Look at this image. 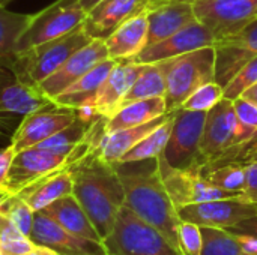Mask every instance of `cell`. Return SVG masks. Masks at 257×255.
<instances>
[{
  "mask_svg": "<svg viewBox=\"0 0 257 255\" xmlns=\"http://www.w3.org/2000/svg\"><path fill=\"white\" fill-rule=\"evenodd\" d=\"M11 2H14V0H0V5H2V6H8Z\"/></svg>",
  "mask_w": 257,
  "mask_h": 255,
  "instance_id": "cell-48",
  "label": "cell"
},
{
  "mask_svg": "<svg viewBox=\"0 0 257 255\" xmlns=\"http://www.w3.org/2000/svg\"><path fill=\"white\" fill-rule=\"evenodd\" d=\"M72 188H74V180L68 165L62 170H57L39 179L38 182L32 183L17 195H20L35 212H41L51 203L57 201L59 198L71 195Z\"/></svg>",
  "mask_w": 257,
  "mask_h": 255,
  "instance_id": "cell-24",
  "label": "cell"
},
{
  "mask_svg": "<svg viewBox=\"0 0 257 255\" xmlns=\"http://www.w3.org/2000/svg\"><path fill=\"white\" fill-rule=\"evenodd\" d=\"M233 236H235V239L238 242L239 254L257 255V237L250 236V234H233Z\"/></svg>",
  "mask_w": 257,
  "mask_h": 255,
  "instance_id": "cell-42",
  "label": "cell"
},
{
  "mask_svg": "<svg viewBox=\"0 0 257 255\" xmlns=\"http://www.w3.org/2000/svg\"><path fill=\"white\" fill-rule=\"evenodd\" d=\"M2 212L9 218V221L24 234L30 237L35 210L20 197V195H9L5 203L0 206Z\"/></svg>",
  "mask_w": 257,
  "mask_h": 255,
  "instance_id": "cell-36",
  "label": "cell"
},
{
  "mask_svg": "<svg viewBox=\"0 0 257 255\" xmlns=\"http://www.w3.org/2000/svg\"><path fill=\"white\" fill-rule=\"evenodd\" d=\"M14 156H15V150L11 144L6 146L5 149H0V188L5 186V182H6L11 164L14 161Z\"/></svg>",
  "mask_w": 257,
  "mask_h": 255,
  "instance_id": "cell-41",
  "label": "cell"
},
{
  "mask_svg": "<svg viewBox=\"0 0 257 255\" xmlns=\"http://www.w3.org/2000/svg\"><path fill=\"white\" fill-rule=\"evenodd\" d=\"M113 165L125 191V206L161 231L178 249L181 218L163 182L160 156L136 162H116Z\"/></svg>",
  "mask_w": 257,
  "mask_h": 255,
  "instance_id": "cell-1",
  "label": "cell"
},
{
  "mask_svg": "<svg viewBox=\"0 0 257 255\" xmlns=\"http://www.w3.org/2000/svg\"><path fill=\"white\" fill-rule=\"evenodd\" d=\"M117 60L114 59H105L99 62L96 66H93L87 74H84L80 80H77L74 84H71L63 93H60L57 98H54V104L59 107H66L71 110H80L87 105H93L95 98L108 77L110 71L116 65Z\"/></svg>",
  "mask_w": 257,
  "mask_h": 255,
  "instance_id": "cell-23",
  "label": "cell"
},
{
  "mask_svg": "<svg viewBox=\"0 0 257 255\" xmlns=\"http://www.w3.org/2000/svg\"><path fill=\"white\" fill-rule=\"evenodd\" d=\"M0 255H5V252H3V249H2V245H0Z\"/></svg>",
  "mask_w": 257,
  "mask_h": 255,
  "instance_id": "cell-50",
  "label": "cell"
},
{
  "mask_svg": "<svg viewBox=\"0 0 257 255\" xmlns=\"http://www.w3.org/2000/svg\"><path fill=\"white\" fill-rule=\"evenodd\" d=\"M160 170L166 189L176 209L188 204L202 203V201L242 195V194L227 192L211 185L196 168H187V170L172 168L164 161L163 155L160 156Z\"/></svg>",
  "mask_w": 257,
  "mask_h": 255,
  "instance_id": "cell-12",
  "label": "cell"
},
{
  "mask_svg": "<svg viewBox=\"0 0 257 255\" xmlns=\"http://www.w3.org/2000/svg\"><path fill=\"white\" fill-rule=\"evenodd\" d=\"M256 134L257 129L247 128L238 120L233 101L223 98L214 108L206 113L203 135L200 141V155L194 168L206 165L232 146L242 143Z\"/></svg>",
  "mask_w": 257,
  "mask_h": 255,
  "instance_id": "cell-6",
  "label": "cell"
},
{
  "mask_svg": "<svg viewBox=\"0 0 257 255\" xmlns=\"http://www.w3.org/2000/svg\"><path fill=\"white\" fill-rule=\"evenodd\" d=\"M140 69L142 63H137L131 59L116 62L93 102L95 111L99 116L108 119L122 107L126 93L140 74Z\"/></svg>",
  "mask_w": 257,
  "mask_h": 255,
  "instance_id": "cell-21",
  "label": "cell"
},
{
  "mask_svg": "<svg viewBox=\"0 0 257 255\" xmlns=\"http://www.w3.org/2000/svg\"><path fill=\"white\" fill-rule=\"evenodd\" d=\"M41 212H44L45 215L53 218L59 225H62L65 230L77 236L102 242L90 218L87 216V213L84 212V209L81 207V204L77 201V198L72 194L63 198H59L57 201L51 203Z\"/></svg>",
  "mask_w": 257,
  "mask_h": 255,
  "instance_id": "cell-26",
  "label": "cell"
},
{
  "mask_svg": "<svg viewBox=\"0 0 257 255\" xmlns=\"http://www.w3.org/2000/svg\"><path fill=\"white\" fill-rule=\"evenodd\" d=\"M215 41L214 33L200 20H196L167 39L146 45L131 60L137 63H158L205 47H214Z\"/></svg>",
  "mask_w": 257,
  "mask_h": 255,
  "instance_id": "cell-17",
  "label": "cell"
},
{
  "mask_svg": "<svg viewBox=\"0 0 257 255\" xmlns=\"http://www.w3.org/2000/svg\"><path fill=\"white\" fill-rule=\"evenodd\" d=\"M244 197L257 204V161L247 164V185Z\"/></svg>",
  "mask_w": 257,
  "mask_h": 255,
  "instance_id": "cell-40",
  "label": "cell"
},
{
  "mask_svg": "<svg viewBox=\"0 0 257 255\" xmlns=\"http://www.w3.org/2000/svg\"><path fill=\"white\" fill-rule=\"evenodd\" d=\"M215 81L224 89L238 71L257 56V18L238 32L217 39Z\"/></svg>",
  "mask_w": 257,
  "mask_h": 255,
  "instance_id": "cell-13",
  "label": "cell"
},
{
  "mask_svg": "<svg viewBox=\"0 0 257 255\" xmlns=\"http://www.w3.org/2000/svg\"><path fill=\"white\" fill-rule=\"evenodd\" d=\"M30 239L33 243L50 248L59 255H110L104 242L77 236L44 212H35Z\"/></svg>",
  "mask_w": 257,
  "mask_h": 255,
  "instance_id": "cell-16",
  "label": "cell"
},
{
  "mask_svg": "<svg viewBox=\"0 0 257 255\" xmlns=\"http://www.w3.org/2000/svg\"><path fill=\"white\" fill-rule=\"evenodd\" d=\"M170 116H172V111H167L166 114H163L151 122H146L143 125L117 129L113 132H105L99 146L95 150L104 161H107L110 164H116L120 161V158L130 149H133L140 140H143L148 134H151L157 126L164 123Z\"/></svg>",
  "mask_w": 257,
  "mask_h": 255,
  "instance_id": "cell-25",
  "label": "cell"
},
{
  "mask_svg": "<svg viewBox=\"0 0 257 255\" xmlns=\"http://www.w3.org/2000/svg\"><path fill=\"white\" fill-rule=\"evenodd\" d=\"M203 236L202 255H241L235 236L224 228L200 227Z\"/></svg>",
  "mask_w": 257,
  "mask_h": 255,
  "instance_id": "cell-33",
  "label": "cell"
},
{
  "mask_svg": "<svg viewBox=\"0 0 257 255\" xmlns=\"http://www.w3.org/2000/svg\"><path fill=\"white\" fill-rule=\"evenodd\" d=\"M205 120V111L175 110L172 132L163 153L164 161L172 168L187 170L197 165Z\"/></svg>",
  "mask_w": 257,
  "mask_h": 255,
  "instance_id": "cell-8",
  "label": "cell"
},
{
  "mask_svg": "<svg viewBox=\"0 0 257 255\" xmlns=\"http://www.w3.org/2000/svg\"><path fill=\"white\" fill-rule=\"evenodd\" d=\"M242 98H245L247 101H250V102H253L254 105H257V83L256 84H253L251 87H248L242 95H241ZM239 96V98H241Z\"/></svg>",
  "mask_w": 257,
  "mask_h": 255,
  "instance_id": "cell-44",
  "label": "cell"
},
{
  "mask_svg": "<svg viewBox=\"0 0 257 255\" xmlns=\"http://www.w3.org/2000/svg\"><path fill=\"white\" fill-rule=\"evenodd\" d=\"M105 59H108L105 42L101 39H92L87 45L75 51L54 74L44 80L38 89L45 98L54 101V98L63 93L71 84H74L93 66Z\"/></svg>",
  "mask_w": 257,
  "mask_h": 255,
  "instance_id": "cell-18",
  "label": "cell"
},
{
  "mask_svg": "<svg viewBox=\"0 0 257 255\" xmlns=\"http://www.w3.org/2000/svg\"><path fill=\"white\" fill-rule=\"evenodd\" d=\"M202 228L193 222L181 221L178 228V249L181 255H202Z\"/></svg>",
  "mask_w": 257,
  "mask_h": 255,
  "instance_id": "cell-38",
  "label": "cell"
},
{
  "mask_svg": "<svg viewBox=\"0 0 257 255\" xmlns=\"http://www.w3.org/2000/svg\"><path fill=\"white\" fill-rule=\"evenodd\" d=\"M166 75L167 111L181 108L184 101L200 86L215 81V50L205 47L169 60L158 62Z\"/></svg>",
  "mask_w": 257,
  "mask_h": 255,
  "instance_id": "cell-3",
  "label": "cell"
},
{
  "mask_svg": "<svg viewBox=\"0 0 257 255\" xmlns=\"http://www.w3.org/2000/svg\"><path fill=\"white\" fill-rule=\"evenodd\" d=\"M166 113H167V105H166L164 98L139 99V101L125 104L111 117H108L105 123V131L113 132L117 129L143 125Z\"/></svg>",
  "mask_w": 257,
  "mask_h": 255,
  "instance_id": "cell-27",
  "label": "cell"
},
{
  "mask_svg": "<svg viewBox=\"0 0 257 255\" xmlns=\"http://www.w3.org/2000/svg\"><path fill=\"white\" fill-rule=\"evenodd\" d=\"M173 117H175V111H172V116L161 123L160 126H157L151 134H148L143 140H140L133 149H130L119 162H136V161H145V159H152V158H158L164 153L170 132H172V126H173Z\"/></svg>",
  "mask_w": 257,
  "mask_h": 255,
  "instance_id": "cell-31",
  "label": "cell"
},
{
  "mask_svg": "<svg viewBox=\"0 0 257 255\" xmlns=\"http://www.w3.org/2000/svg\"><path fill=\"white\" fill-rule=\"evenodd\" d=\"M71 164V156L41 147H29L15 153L3 189L15 195L39 179Z\"/></svg>",
  "mask_w": 257,
  "mask_h": 255,
  "instance_id": "cell-11",
  "label": "cell"
},
{
  "mask_svg": "<svg viewBox=\"0 0 257 255\" xmlns=\"http://www.w3.org/2000/svg\"><path fill=\"white\" fill-rule=\"evenodd\" d=\"M33 14H17L0 5V66L14 69L17 62V44L29 27Z\"/></svg>",
  "mask_w": 257,
  "mask_h": 255,
  "instance_id": "cell-28",
  "label": "cell"
},
{
  "mask_svg": "<svg viewBox=\"0 0 257 255\" xmlns=\"http://www.w3.org/2000/svg\"><path fill=\"white\" fill-rule=\"evenodd\" d=\"M0 245L5 255H23L32 251L36 243L24 236L0 209Z\"/></svg>",
  "mask_w": 257,
  "mask_h": 255,
  "instance_id": "cell-34",
  "label": "cell"
},
{
  "mask_svg": "<svg viewBox=\"0 0 257 255\" xmlns=\"http://www.w3.org/2000/svg\"><path fill=\"white\" fill-rule=\"evenodd\" d=\"M50 104L53 101L45 98L38 87L20 80L12 69L0 66V132L11 131L17 119L21 120Z\"/></svg>",
  "mask_w": 257,
  "mask_h": 255,
  "instance_id": "cell-9",
  "label": "cell"
},
{
  "mask_svg": "<svg viewBox=\"0 0 257 255\" xmlns=\"http://www.w3.org/2000/svg\"><path fill=\"white\" fill-rule=\"evenodd\" d=\"M146 17L149 24L148 45L167 39L197 20L193 3L182 0H151Z\"/></svg>",
  "mask_w": 257,
  "mask_h": 255,
  "instance_id": "cell-19",
  "label": "cell"
},
{
  "mask_svg": "<svg viewBox=\"0 0 257 255\" xmlns=\"http://www.w3.org/2000/svg\"><path fill=\"white\" fill-rule=\"evenodd\" d=\"M77 116L78 114L75 110L59 107L54 102L36 110L21 119L12 134L11 146L14 147L15 153L29 147H35L71 125Z\"/></svg>",
  "mask_w": 257,
  "mask_h": 255,
  "instance_id": "cell-15",
  "label": "cell"
},
{
  "mask_svg": "<svg viewBox=\"0 0 257 255\" xmlns=\"http://www.w3.org/2000/svg\"><path fill=\"white\" fill-rule=\"evenodd\" d=\"M257 83V56L253 57L247 65H244L238 74L230 80V83L224 87V98L235 101L238 99L248 87Z\"/></svg>",
  "mask_w": 257,
  "mask_h": 255,
  "instance_id": "cell-37",
  "label": "cell"
},
{
  "mask_svg": "<svg viewBox=\"0 0 257 255\" xmlns=\"http://www.w3.org/2000/svg\"><path fill=\"white\" fill-rule=\"evenodd\" d=\"M104 245L110 255H181L155 227L123 206Z\"/></svg>",
  "mask_w": 257,
  "mask_h": 255,
  "instance_id": "cell-5",
  "label": "cell"
},
{
  "mask_svg": "<svg viewBox=\"0 0 257 255\" xmlns=\"http://www.w3.org/2000/svg\"><path fill=\"white\" fill-rule=\"evenodd\" d=\"M193 6L197 20L217 39L238 32L257 18V0H199Z\"/></svg>",
  "mask_w": 257,
  "mask_h": 255,
  "instance_id": "cell-14",
  "label": "cell"
},
{
  "mask_svg": "<svg viewBox=\"0 0 257 255\" xmlns=\"http://www.w3.org/2000/svg\"><path fill=\"white\" fill-rule=\"evenodd\" d=\"M257 213V204L244 195L218 198L178 207L181 221L193 222L199 227H214L229 230L241 221Z\"/></svg>",
  "mask_w": 257,
  "mask_h": 255,
  "instance_id": "cell-10",
  "label": "cell"
},
{
  "mask_svg": "<svg viewBox=\"0 0 257 255\" xmlns=\"http://www.w3.org/2000/svg\"><path fill=\"white\" fill-rule=\"evenodd\" d=\"M224 98V89L217 83L211 81L199 89H196L181 105L182 110L187 111H205L208 113L211 108H214L221 99Z\"/></svg>",
  "mask_w": 257,
  "mask_h": 255,
  "instance_id": "cell-35",
  "label": "cell"
},
{
  "mask_svg": "<svg viewBox=\"0 0 257 255\" xmlns=\"http://www.w3.org/2000/svg\"><path fill=\"white\" fill-rule=\"evenodd\" d=\"M229 231L233 234H250V236L257 237V213L247 218V219H244V221H241L235 227L229 228Z\"/></svg>",
  "mask_w": 257,
  "mask_h": 255,
  "instance_id": "cell-43",
  "label": "cell"
},
{
  "mask_svg": "<svg viewBox=\"0 0 257 255\" xmlns=\"http://www.w3.org/2000/svg\"><path fill=\"white\" fill-rule=\"evenodd\" d=\"M235 113L238 116V120L251 129H257V105L247 101L245 98H238L233 101Z\"/></svg>",
  "mask_w": 257,
  "mask_h": 255,
  "instance_id": "cell-39",
  "label": "cell"
},
{
  "mask_svg": "<svg viewBox=\"0 0 257 255\" xmlns=\"http://www.w3.org/2000/svg\"><path fill=\"white\" fill-rule=\"evenodd\" d=\"M98 117L87 119L83 116H77V119L71 125H68L66 128H63L62 131H59L57 134H54L53 137L47 138L45 141H42L41 144L35 147H41V149H47L56 153L71 156V153L86 140L90 126Z\"/></svg>",
  "mask_w": 257,
  "mask_h": 255,
  "instance_id": "cell-30",
  "label": "cell"
},
{
  "mask_svg": "<svg viewBox=\"0 0 257 255\" xmlns=\"http://www.w3.org/2000/svg\"><path fill=\"white\" fill-rule=\"evenodd\" d=\"M211 185L233 194H242L247 185V165L224 164L212 168L197 170Z\"/></svg>",
  "mask_w": 257,
  "mask_h": 255,
  "instance_id": "cell-32",
  "label": "cell"
},
{
  "mask_svg": "<svg viewBox=\"0 0 257 255\" xmlns=\"http://www.w3.org/2000/svg\"><path fill=\"white\" fill-rule=\"evenodd\" d=\"M151 0H102L83 23V29L92 39L105 41L122 23L143 12Z\"/></svg>",
  "mask_w": 257,
  "mask_h": 255,
  "instance_id": "cell-20",
  "label": "cell"
},
{
  "mask_svg": "<svg viewBox=\"0 0 257 255\" xmlns=\"http://www.w3.org/2000/svg\"><path fill=\"white\" fill-rule=\"evenodd\" d=\"M148 17L146 9L122 23L104 42L108 57L114 60L134 59L148 45Z\"/></svg>",
  "mask_w": 257,
  "mask_h": 255,
  "instance_id": "cell-22",
  "label": "cell"
},
{
  "mask_svg": "<svg viewBox=\"0 0 257 255\" xmlns=\"http://www.w3.org/2000/svg\"><path fill=\"white\" fill-rule=\"evenodd\" d=\"M69 170L74 180L72 195L104 242L125 206V191L117 170L113 164L104 161L96 150L69 164Z\"/></svg>",
  "mask_w": 257,
  "mask_h": 255,
  "instance_id": "cell-2",
  "label": "cell"
},
{
  "mask_svg": "<svg viewBox=\"0 0 257 255\" xmlns=\"http://www.w3.org/2000/svg\"><path fill=\"white\" fill-rule=\"evenodd\" d=\"M86 17L87 12L80 0H56L38 14H33L29 27L18 39L17 53L27 51L77 30L83 26Z\"/></svg>",
  "mask_w": 257,
  "mask_h": 255,
  "instance_id": "cell-7",
  "label": "cell"
},
{
  "mask_svg": "<svg viewBox=\"0 0 257 255\" xmlns=\"http://www.w3.org/2000/svg\"><path fill=\"white\" fill-rule=\"evenodd\" d=\"M90 41L92 38L81 26L65 36L51 39L27 51L17 53V62L12 71L24 83L38 87L44 80L54 74L75 51L87 45Z\"/></svg>",
  "mask_w": 257,
  "mask_h": 255,
  "instance_id": "cell-4",
  "label": "cell"
},
{
  "mask_svg": "<svg viewBox=\"0 0 257 255\" xmlns=\"http://www.w3.org/2000/svg\"><path fill=\"white\" fill-rule=\"evenodd\" d=\"M23 255H59L56 254L54 251H51L50 248H45V246H41V245H36L32 251L26 252Z\"/></svg>",
  "mask_w": 257,
  "mask_h": 255,
  "instance_id": "cell-45",
  "label": "cell"
},
{
  "mask_svg": "<svg viewBox=\"0 0 257 255\" xmlns=\"http://www.w3.org/2000/svg\"><path fill=\"white\" fill-rule=\"evenodd\" d=\"M166 75L160 63H142V69L130 92L126 93L123 104H130L139 99L164 98L166 96Z\"/></svg>",
  "mask_w": 257,
  "mask_h": 255,
  "instance_id": "cell-29",
  "label": "cell"
},
{
  "mask_svg": "<svg viewBox=\"0 0 257 255\" xmlns=\"http://www.w3.org/2000/svg\"><path fill=\"white\" fill-rule=\"evenodd\" d=\"M99 2H102V0H80V3H81V6L84 8V11L86 12H89V11H92Z\"/></svg>",
  "mask_w": 257,
  "mask_h": 255,
  "instance_id": "cell-46",
  "label": "cell"
},
{
  "mask_svg": "<svg viewBox=\"0 0 257 255\" xmlns=\"http://www.w3.org/2000/svg\"><path fill=\"white\" fill-rule=\"evenodd\" d=\"M9 195H11V194H9V192H8L6 189L0 188V206H2L3 203H5V200H6V198H8Z\"/></svg>",
  "mask_w": 257,
  "mask_h": 255,
  "instance_id": "cell-47",
  "label": "cell"
},
{
  "mask_svg": "<svg viewBox=\"0 0 257 255\" xmlns=\"http://www.w3.org/2000/svg\"><path fill=\"white\" fill-rule=\"evenodd\" d=\"M182 2H190V3H194V2H199V0H182Z\"/></svg>",
  "mask_w": 257,
  "mask_h": 255,
  "instance_id": "cell-49",
  "label": "cell"
}]
</instances>
